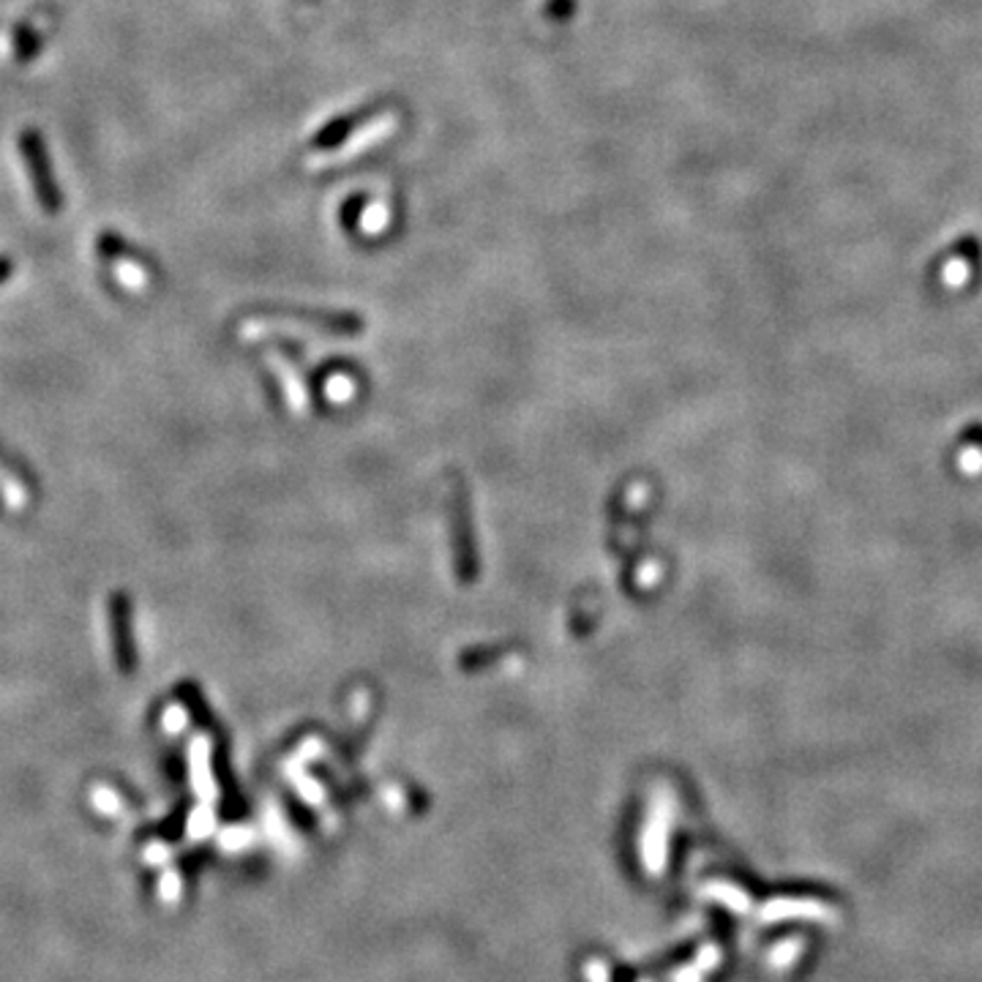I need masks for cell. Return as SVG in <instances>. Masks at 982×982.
Masks as SVG:
<instances>
[{"mask_svg":"<svg viewBox=\"0 0 982 982\" xmlns=\"http://www.w3.org/2000/svg\"><path fill=\"white\" fill-rule=\"evenodd\" d=\"M20 148H22V157H25L28 170L33 175V186H36L39 199H42L44 208L57 211L61 205V192H57L55 181H53V166H50L47 159V145L44 140L39 137L36 129H28L25 134L20 137Z\"/></svg>","mask_w":982,"mask_h":982,"instance_id":"6da1fadb","label":"cell"},{"mask_svg":"<svg viewBox=\"0 0 982 982\" xmlns=\"http://www.w3.org/2000/svg\"><path fill=\"white\" fill-rule=\"evenodd\" d=\"M371 118H375V112H369V109H364V112L358 115H342V118H336L333 123L320 129V134L312 140V148L314 151H331V148H338L342 142H347L349 137L355 134V129H358L360 123H366V120Z\"/></svg>","mask_w":982,"mask_h":982,"instance_id":"7a4b0ae2","label":"cell"},{"mask_svg":"<svg viewBox=\"0 0 982 982\" xmlns=\"http://www.w3.org/2000/svg\"><path fill=\"white\" fill-rule=\"evenodd\" d=\"M573 11H576V0H549V3L543 6V17L551 22L571 20Z\"/></svg>","mask_w":982,"mask_h":982,"instance_id":"3957f363","label":"cell"}]
</instances>
